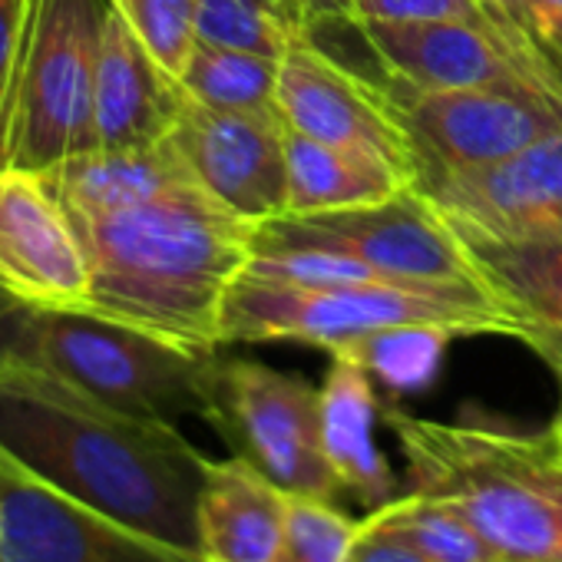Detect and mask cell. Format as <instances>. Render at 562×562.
Listing matches in <instances>:
<instances>
[{
    "instance_id": "cell-21",
    "label": "cell",
    "mask_w": 562,
    "mask_h": 562,
    "mask_svg": "<svg viewBox=\"0 0 562 562\" xmlns=\"http://www.w3.org/2000/svg\"><path fill=\"white\" fill-rule=\"evenodd\" d=\"M289 149V212L285 215H312L331 209H355L394 199L404 189H414L404 172L391 162L338 149L318 143L289 126L285 133Z\"/></svg>"
},
{
    "instance_id": "cell-29",
    "label": "cell",
    "mask_w": 562,
    "mask_h": 562,
    "mask_svg": "<svg viewBox=\"0 0 562 562\" xmlns=\"http://www.w3.org/2000/svg\"><path fill=\"white\" fill-rule=\"evenodd\" d=\"M345 562H430L424 559L404 536L387 529L374 513L361 516V529L355 532Z\"/></svg>"
},
{
    "instance_id": "cell-6",
    "label": "cell",
    "mask_w": 562,
    "mask_h": 562,
    "mask_svg": "<svg viewBox=\"0 0 562 562\" xmlns=\"http://www.w3.org/2000/svg\"><path fill=\"white\" fill-rule=\"evenodd\" d=\"M11 358L41 364L136 417L176 424L205 411V368L212 355L186 351L93 312L27 308Z\"/></svg>"
},
{
    "instance_id": "cell-35",
    "label": "cell",
    "mask_w": 562,
    "mask_h": 562,
    "mask_svg": "<svg viewBox=\"0 0 562 562\" xmlns=\"http://www.w3.org/2000/svg\"><path fill=\"white\" fill-rule=\"evenodd\" d=\"M496 562H562V559H496Z\"/></svg>"
},
{
    "instance_id": "cell-8",
    "label": "cell",
    "mask_w": 562,
    "mask_h": 562,
    "mask_svg": "<svg viewBox=\"0 0 562 562\" xmlns=\"http://www.w3.org/2000/svg\"><path fill=\"white\" fill-rule=\"evenodd\" d=\"M351 27L387 77L430 90H496L562 106V67L506 8L490 24L351 21Z\"/></svg>"
},
{
    "instance_id": "cell-18",
    "label": "cell",
    "mask_w": 562,
    "mask_h": 562,
    "mask_svg": "<svg viewBox=\"0 0 562 562\" xmlns=\"http://www.w3.org/2000/svg\"><path fill=\"white\" fill-rule=\"evenodd\" d=\"M37 176L67 215H110L199 186L169 139L149 146H97Z\"/></svg>"
},
{
    "instance_id": "cell-3",
    "label": "cell",
    "mask_w": 562,
    "mask_h": 562,
    "mask_svg": "<svg viewBox=\"0 0 562 562\" xmlns=\"http://www.w3.org/2000/svg\"><path fill=\"white\" fill-rule=\"evenodd\" d=\"M411 493L457 506L499 559H562V453L552 430L434 420L381 401Z\"/></svg>"
},
{
    "instance_id": "cell-2",
    "label": "cell",
    "mask_w": 562,
    "mask_h": 562,
    "mask_svg": "<svg viewBox=\"0 0 562 562\" xmlns=\"http://www.w3.org/2000/svg\"><path fill=\"white\" fill-rule=\"evenodd\" d=\"M70 222L90 258L83 312L195 355L222 348V305L255 255V222L202 186Z\"/></svg>"
},
{
    "instance_id": "cell-22",
    "label": "cell",
    "mask_w": 562,
    "mask_h": 562,
    "mask_svg": "<svg viewBox=\"0 0 562 562\" xmlns=\"http://www.w3.org/2000/svg\"><path fill=\"white\" fill-rule=\"evenodd\" d=\"M278 70L281 60L195 41L179 83L202 106L228 113H268L278 110Z\"/></svg>"
},
{
    "instance_id": "cell-30",
    "label": "cell",
    "mask_w": 562,
    "mask_h": 562,
    "mask_svg": "<svg viewBox=\"0 0 562 562\" xmlns=\"http://www.w3.org/2000/svg\"><path fill=\"white\" fill-rule=\"evenodd\" d=\"M503 8L562 67V0H503Z\"/></svg>"
},
{
    "instance_id": "cell-12",
    "label": "cell",
    "mask_w": 562,
    "mask_h": 562,
    "mask_svg": "<svg viewBox=\"0 0 562 562\" xmlns=\"http://www.w3.org/2000/svg\"><path fill=\"white\" fill-rule=\"evenodd\" d=\"M0 562H205L50 486L0 450Z\"/></svg>"
},
{
    "instance_id": "cell-10",
    "label": "cell",
    "mask_w": 562,
    "mask_h": 562,
    "mask_svg": "<svg viewBox=\"0 0 562 562\" xmlns=\"http://www.w3.org/2000/svg\"><path fill=\"white\" fill-rule=\"evenodd\" d=\"M411 136L417 186L503 162L562 126V106L496 90H430L378 77Z\"/></svg>"
},
{
    "instance_id": "cell-5",
    "label": "cell",
    "mask_w": 562,
    "mask_h": 562,
    "mask_svg": "<svg viewBox=\"0 0 562 562\" xmlns=\"http://www.w3.org/2000/svg\"><path fill=\"white\" fill-rule=\"evenodd\" d=\"M110 0H27L0 97V169H50L97 149L93 93Z\"/></svg>"
},
{
    "instance_id": "cell-16",
    "label": "cell",
    "mask_w": 562,
    "mask_h": 562,
    "mask_svg": "<svg viewBox=\"0 0 562 562\" xmlns=\"http://www.w3.org/2000/svg\"><path fill=\"white\" fill-rule=\"evenodd\" d=\"M443 218L490 235H562V126L522 153L417 189Z\"/></svg>"
},
{
    "instance_id": "cell-19",
    "label": "cell",
    "mask_w": 562,
    "mask_h": 562,
    "mask_svg": "<svg viewBox=\"0 0 562 562\" xmlns=\"http://www.w3.org/2000/svg\"><path fill=\"white\" fill-rule=\"evenodd\" d=\"M381 420V397L371 371L351 355H331L328 378L322 384V440L325 457L345 490L361 506L381 509L401 496V483L391 460L374 440Z\"/></svg>"
},
{
    "instance_id": "cell-1",
    "label": "cell",
    "mask_w": 562,
    "mask_h": 562,
    "mask_svg": "<svg viewBox=\"0 0 562 562\" xmlns=\"http://www.w3.org/2000/svg\"><path fill=\"white\" fill-rule=\"evenodd\" d=\"M0 450L80 503L199 555L209 457L169 420L103 404L67 378L0 361Z\"/></svg>"
},
{
    "instance_id": "cell-25",
    "label": "cell",
    "mask_w": 562,
    "mask_h": 562,
    "mask_svg": "<svg viewBox=\"0 0 562 562\" xmlns=\"http://www.w3.org/2000/svg\"><path fill=\"white\" fill-rule=\"evenodd\" d=\"M450 341L453 335L434 328H391L364 338L358 348L341 355L358 358L371 371V378L394 394H411L434 384Z\"/></svg>"
},
{
    "instance_id": "cell-34",
    "label": "cell",
    "mask_w": 562,
    "mask_h": 562,
    "mask_svg": "<svg viewBox=\"0 0 562 562\" xmlns=\"http://www.w3.org/2000/svg\"><path fill=\"white\" fill-rule=\"evenodd\" d=\"M549 430H552V437H555V447H559V453H562V407H559L555 420L549 424Z\"/></svg>"
},
{
    "instance_id": "cell-4",
    "label": "cell",
    "mask_w": 562,
    "mask_h": 562,
    "mask_svg": "<svg viewBox=\"0 0 562 562\" xmlns=\"http://www.w3.org/2000/svg\"><path fill=\"white\" fill-rule=\"evenodd\" d=\"M391 328H434L453 338H513L509 318L476 281L299 285L245 268L222 305V348L295 341L341 355Z\"/></svg>"
},
{
    "instance_id": "cell-17",
    "label": "cell",
    "mask_w": 562,
    "mask_h": 562,
    "mask_svg": "<svg viewBox=\"0 0 562 562\" xmlns=\"http://www.w3.org/2000/svg\"><path fill=\"white\" fill-rule=\"evenodd\" d=\"M186 97L182 83L156 64L130 24L110 8L97 57V146H149L169 139Z\"/></svg>"
},
{
    "instance_id": "cell-9",
    "label": "cell",
    "mask_w": 562,
    "mask_h": 562,
    "mask_svg": "<svg viewBox=\"0 0 562 562\" xmlns=\"http://www.w3.org/2000/svg\"><path fill=\"white\" fill-rule=\"evenodd\" d=\"M268 248L345 255L414 281H473L460 238L417 189L355 209L278 215L255 232V251Z\"/></svg>"
},
{
    "instance_id": "cell-31",
    "label": "cell",
    "mask_w": 562,
    "mask_h": 562,
    "mask_svg": "<svg viewBox=\"0 0 562 562\" xmlns=\"http://www.w3.org/2000/svg\"><path fill=\"white\" fill-rule=\"evenodd\" d=\"M24 14H27V0H0V97H4L8 74L18 54Z\"/></svg>"
},
{
    "instance_id": "cell-24",
    "label": "cell",
    "mask_w": 562,
    "mask_h": 562,
    "mask_svg": "<svg viewBox=\"0 0 562 562\" xmlns=\"http://www.w3.org/2000/svg\"><path fill=\"white\" fill-rule=\"evenodd\" d=\"M387 529L404 536L430 562H496L493 546L450 503L401 490L381 509H371Z\"/></svg>"
},
{
    "instance_id": "cell-7",
    "label": "cell",
    "mask_w": 562,
    "mask_h": 562,
    "mask_svg": "<svg viewBox=\"0 0 562 562\" xmlns=\"http://www.w3.org/2000/svg\"><path fill=\"white\" fill-rule=\"evenodd\" d=\"M202 420L232 447V457H241L281 490L335 503L345 496L325 457L322 387L302 374L215 351L205 368Z\"/></svg>"
},
{
    "instance_id": "cell-32",
    "label": "cell",
    "mask_w": 562,
    "mask_h": 562,
    "mask_svg": "<svg viewBox=\"0 0 562 562\" xmlns=\"http://www.w3.org/2000/svg\"><path fill=\"white\" fill-rule=\"evenodd\" d=\"M24 305L18 299H11L8 292H0V361L11 358V348H14V335H18V325L24 318Z\"/></svg>"
},
{
    "instance_id": "cell-15",
    "label": "cell",
    "mask_w": 562,
    "mask_h": 562,
    "mask_svg": "<svg viewBox=\"0 0 562 562\" xmlns=\"http://www.w3.org/2000/svg\"><path fill=\"white\" fill-rule=\"evenodd\" d=\"M443 222L460 238L473 281L509 318L513 338L562 384V235H490Z\"/></svg>"
},
{
    "instance_id": "cell-26",
    "label": "cell",
    "mask_w": 562,
    "mask_h": 562,
    "mask_svg": "<svg viewBox=\"0 0 562 562\" xmlns=\"http://www.w3.org/2000/svg\"><path fill=\"white\" fill-rule=\"evenodd\" d=\"M361 529V519L335 499L289 496L285 529L271 562H345V552Z\"/></svg>"
},
{
    "instance_id": "cell-23",
    "label": "cell",
    "mask_w": 562,
    "mask_h": 562,
    "mask_svg": "<svg viewBox=\"0 0 562 562\" xmlns=\"http://www.w3.org/2000/svg\"><path fill=\"white\" fill-rule=\"evenodd\" d=\"M312 31L299 0H202L199 41L281 60L289 47Z\"/></svg>"
},
{
    "instance_id": "cell-11",
    "label": "cell",
    "mask_w": 562,
    "mask_h": 562,
    "mask_svg": "<svg viewBox=\"0 0 562 562\" xmlns=\"http://www.w3.org/2000/svg\"><path fill=\"white\" fill-rule=\"evenodd\" d=\"M274 106L285 126L338 149L378 156L417 186V156L384 83L341 64L312 34L281 57Z\"/></svg>"
},
{
    "instance_id": "cell-27",
    "label": "cell",
    "mask_w": 562,
    "mask_h": 562,
    "mask_svg": "<svg viewBox=\"0 0 562 562\" xmlns=\"http://www.w3.org/2000/svg\"><path fill=\"white\" fill-rule=\"evenodd\" d=\"M110 8L130 24L156 64L179 80L199 41L202 0H110Z\"/></svg>"
},
{
    "instance_id": "cell-13",
    "label": "cell",
    "mask_w": 562,
    "mask_h": 562,
    "mask_svg": "<svg viewBox=\"0 0 562 562\" xmlns=\"http://www.w3.org/2000/svg\"><path fill=\"white\" fill-rule=\"evenodd\" d=\"M285 133L278 110L228 113L186 97L169 143L212 199L261 225L289 212Z\"/></svg>"
},
{
    "instance_id": "cell-36",
    "label": "cell",
    "mask_w": 562,
    "mask_h": 562,
    "mask_svg": "<svg viewBox=\"0 0 562 562\" xmlns=\"http://www.w3.org/2000/svg\"><path fill=\"white\" fill-rule=\"evenodd\" d=\"M483 4H503V0H483Z\"/></svg>"
},
{
    "instance_id": "cell-28",
    "label": "cell",
    "mask_w": 562,
    "mask_h": 562,
    "mask_svg": "<svg viewBox=\"0 0 562 562\" xmlns=\"http://www.w3.org/2000/svg\"><path fill=\"white\" fill-rule=\"evenodd\" d=\"M499 4L483 0H351V21H463L490 24L499 18Z\"/></svg>"
},
{
    "instance_id": "cell-33",
    "label": "cell",
    "mask_w": 562,
    "mask_h": 562,
    "mask_svg": "<svg viewBox=\"0 0 562 562\" xmlns=\"http://www.w3.org/2000/svg\"><path fill=\"white\" fill-rule=\"evenodd\" d=\"M299 4L308 11L312 24L322 21V18H348V8L351 0H299Z\"/></svg>"
},
{
    "instance_id": "cell-20",
    "label": "cell",
    "mask_w": 562,
    "mask_h": 562,
    "mask_svg": "<svg viewBox=\"0 0 562 562\" xmlns=\"http://www.w3.org/2000/svg\"><path fill=\"white\" fill-rule=\"evenodd\" d=\"M289 496L241 457L212 460L199 496V555L205 562H271Z\"/></svg>"
},
{
    "instance_id": "cell-14",
    "label": "cell",
    "mask_w": 562,
    "mask_h": 562,
    "mask_svg": "<svg viewBox=\"0 0 562 562\" xmlns=\"http://www.w3.org/2000/svg\"><path fill=\"white\" fill-rule=\"evenodd\" d=\"M0 292L24 308L83 312L90 258L37 172L0 169Z\"/></svg>"
}]
</instances>
